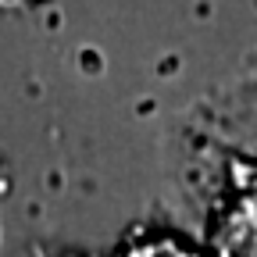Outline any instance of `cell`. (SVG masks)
<instances>
[{"mask_svg": "<svg viewBox=\"0 0 257 257\" xmlns=\"http://www.w3.org/2000/svg\"><path fill=\"white\" fill-rule=\"evenodd\" d=\"M214 257H257V193L239 197L214 229Z\"/></svg>", "mask_w": 257, "mask_h": 257, "instance_id": "cell-1", "label": "cell"}, {"mask_svg": "<svg viewBox=\"0 0 257 257\" xmlns=\"http://www.w3.org/2000/svg\"><path fill=\"white\" fill-rule=\"evenodd\" d=\"M29 4H40V0H4V8H29Z\"/></svg>", "mask_w": 257, "mask_h": 257, "instance_id": "cell-3", "label": "cell"}, {"mask_svg": "<svg viewBox=\"0 0 257 257\" xmlns=\"http://www.w3.org/2000/svg\"><path fill=\"white\" fill-rule=\"evenodd\" d=\"M125 257H200V253L186 243H179V239H150V243L133 246Z\"/></svg>", "mask_w": 257, "mask_h": 257, "instance_id": "cell-2", "label": "cell"}]
</instances>
